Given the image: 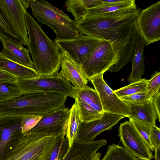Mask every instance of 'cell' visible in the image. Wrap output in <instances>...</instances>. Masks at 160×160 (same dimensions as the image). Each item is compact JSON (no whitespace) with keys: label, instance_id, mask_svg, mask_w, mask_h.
<instances>
[{"label":"cell","instance_id":"obj_1","mask_svg":"<svg viewBox=\"0 0 160 160\" xmlns=\"http://www.w3.org/2000/svg\"><path fill=\"white\" fill-rule=\"evenodd\" d=\"M136 5L108 13L86 17L75 21L79 32L109 41L112 45L133 29L140 11Z\"/></svg>","mask_w":160,"mask_h":160},{"label":"cell","instance_id":"obj_2","mask_svg":"<svg viewBox=\"0 0 160 160\" xmlns=\"http://www.w3.org/2000/svg\"><path fill=\"white\" fill-rule=\"evenodd\" d=\"M25 16L28 35L27 46L33 68L40 76L58 75L61 66V53L56 43L47 36L27 10Z\"/></svg>","mask_w":160,"mask_h":160},{"label":"cell","instance_id":"obj_3","mask_svg":"<svg viewBox=\"0 0 160 160\" xmlns=\"http://www.w3.org/2000/svg\"><path fill=\"white\" fill-rule=\"evenodd\" d=\"M59 137L22 133L3 160H48Z\"/></svg>","mask_w":160,"mask_h":160},{"label":"cell","instance_id":"obj_4","mask_svg":"<svg viewBox=\"0 0 160 160\" xmlns=\"http://www.w3.org/2000/svg\"><path fill=\"white\" fill-rule=\"evenodd\" d=\"M32 14L38 22L51 28L56 35L55 39H71L79 33L75 21L62 10L43 0H31L30 4Z\"/></svg>","mask_w":160,"mask_h":160},{"label":"cell","instance_id":"obj_5","mask_svg":"<svg viewBox=\"0 0 160 160\" xmlns=\"http://www.w3.org/2000/svg\"><path fill=\"white\" fill-rule=\"evenodd\" d=\"M15 83L23 94L55 93L75 98L76 88L64 78L58 75L40 76L28 79L18 78Z\"/></svg>","mask_w":160,"mask_h":160},{"label":"cell","instance_id":"obj_6","mask_svg":"<svg viewBox=\"0 0 160 160\" xmlns=\"http://www.w3.org/2000/svg\"><path fill=\"white\" fill-rule=\"evenodd\" d=\"M103 40L79 33L69 39H55L61 52L68 56L81 68Z\"/></svg>","mask_w":160,"mask_h":160},{"label":"cell","instance_id":"obj_7","mask_svg":"<svg viewBox=\"0 0 160 160\" xmlns=\"http://www.w3.org/2000/svg\"><path fill=\"white\" fill-rule=\"evenodd\" d=\"M117 61L110 42L103 40L99 44L89 58L82 65L81 69L86 79L104 74Z\"/></svg>","mask_w":160,"mask_h":160},{"label":"cell","instance_id":"obj_8","mask_svg":"<svg viewBox=\"0 0 160 160\" xmlns=\"http://www.w3.org/2000/svg\"><path fill=\"white\" fill-rule=\"evenodd\" d=\"M20 0H0V12L23 45H28L25 12Z\"/></svg>","mask_w":160,"mask_h":160},{"label":"cell","instance_id":"obj_9","mask_svg":"<svg viewBox=\"0 0 160 160\" xmlns=\"http://www.w3.org/2000/svg\"><path fill=\"white\" fill-rule=\"evenodd\" d=\"M139 34L145 45L160 40V1L140 10L136 19Z\"/></svg>","mask_w":160,"mask_h":160},{"label":"cell","instance_id":"obj_10","mask_svg":"<svg viewBox=\"0 0 160 160\" xmlns=\"http://www.w3.org/2000/svg\"><path fill=\"white\" fill-rule=\"evenodd\" d=\"M70 109L64 106L42 116L36 125L28 132L59 137L66 135Z\"/></svg>","mask_w":160,"mask_h":160},{"label":"cell","instance_id":"obj_11","mask_svg":"<svg viewBox=\"0 0 160 160\" xmlns=\"http://www.w3.org/2000/svg\"><path fill=\"white\" fill-rule=\"evenodd\" d=\"M103 74L92 78L90 80L98 93L104 112L129 118V106L115 93L106 82Z\"/></svg>","mask_w":160,"mask_h":160},{"label":"cell","instance_id":"obj_12","mask_svg":"<svg viewBox=\"0 0 160 160\" xmlns=\"http://www.w3.org/2000/svg\"><path fill=\"white\" fill-rule=\"evenodd\" d=\"M118 136L124 148L139 160H151L154 158L151 150L130 119L121 123Z\"/></svg>","mask_w":160,"mask_h":160},{"label":"cell","instance_id":"obj_13","mask_svg":"<svg viewBox=\"0 0 160 160\" xmlns=\"http://www.w3.org/2000/svg\"><path fill=\"white\" fill-rule=\"evenodd\" d=\"M125 116L104 112L100 119L88 122H81L75 141L83 142L94 141L102 132L111 129Z\"/></svg>","mask_w":160,"mask_h":160},{"label":"cell","instance_id":"obj_14","mask_svg":"<svg viewBox=\"0 0 160 160\" xmlns=\"http://www.w3.org/2000/svg\"><path fill=\"white\" fill-rule=\"evenodd\" d=\"M0 41L3 45L0 53L12 61L30 68H34L29 55L28 48H24L18 40L10 38L0 32Z\"/></svg>","mask_w":160,"mask_h":160},{"label":"cell","instance_id":"obj_15","mask_svg":"<svg viewBox=\"0 0 160 160\" xmlns=\"http://www.w3.org/2000/svg\"><path fill=\"white\" fill-rule=\"evenodd\" d=\"M107 144L104 139L86 142L75 141L61 160H92L99 149Z\"/></svg>","mask_w":160,"mask_h":160},{"label":"cell","instance_id":"obj_16","mask_svg":"<svg viewBox=\"0 0 160 160\" xmlns=\"http://www.w3.org/2000/svg\"><path fill=\"white\" fill-rule=\"evenodd\" d=\"M61 53V70L58 76L71 82L77 89L88 88V80L81 68L66 55Z\"/></svg>","mask_w":160,"mask_h":160},{"label":"cell","instance_id":"obj_17","mask_svg":"<svg viewBox=\"0 0 160 160\" xmlns=\"http://www.w3.org/2000/svg\"><path fill=\"white\" fill-rule=\"evenodd\" d=\"M22 115L0 116V156L15 135L22 134L21 122Z\"/></svg>","mask_w":160,"mask_h":160},{"label":"cell","instance_id":"obj_18","mask_svg":"<svg viewBox=\"0 0 160 160\" xmlns=\"http://www.w3.org/2000/svg\"><path fill=\"white\" fill-rule=\"evenodd\" d=\"M129 106V118L138 120L151 126H156V119L160 122V114L155 107L152 97L141 104Z\"/></svg>","mask_w":160,"mask_h":160},{"label":"cell","instance_id":"obj_19","mask_svg":"<svg viewBox=\"0 0 160 160\" xmlns=\"http://www.w3.org/2000/svg\"><path fill=\"white\" fill-rule=\"evenodd\" d=\"M145 46V41L139 33L131 61L132 65L131 72L128 79L130 83L140 80L144 73V50Z\"/></svg>","mask_w":160,"mask_h":160},{"label":"cell","instance_id":"obj_20","mask_svg":"<svg viewBox=\"0 0 160 160\" xmlns=\"http://www.w3.org/2000/svg\"><path fill=\"white\" fill-rule=\"evenodd\" d=\"M0 68L18 78L28 79L40 76L34 68L26 67L8 59L0 53Z\"/></svg>","mask_w":160,"mask_h":160},{"label":"cell","instance_id":"obj_21","mask_svg":"<svg viewBox=\"0 0 160 160\" xmlns=\"http://www.w3.org/2000/svg\"><path fill=\"white\" fill-rule=\"evenodd\" d=\"M65 3L67 10L77 21L83 18L88 9L100 5L102 2L101 0H68Z\"/></svg>","mask_w":160,"mask_h":160},{"label":"cell","instance_id":"obj_22","mask_svg":"<svg viewBox=\"0 0 160 160\" xmlns=\"http://www.w3.org/2000/svg\"><path fill=\"white\" fill-rule=\"evenodd\" d=\"M75 99L89 105L100 113L104 112L98 93L95 89L91 87L83 89L76 88Z\"/></svg>","mask_w":160,"mask_h":160},{"label":"cell","instance_id":"obj_23","mask_svg":"<svg viewBox=\"0 0 160 160\" xmlns=\"http://www.w3.org/2000/svg\"><path fill=\"white\" fill-rule=\"evenodd\" d=\"M136 5L134 0H126L124 2L116 3H102L98 6L88 9L85 17L108 13Z\"/></svg>","mask_w":160,"mask_h":160},{"label":"cell","instance_id":"obj_24","mask_svg":"<svg viewBox=\"0 0 160 160\" xmlns=\"http://www.w3.org/2000/svg\"><path fill=\"white\" fill-rule=\"evenodd\" d=\"M81 122L79 110L76 104L74 103L70 109L66 136L68 140L69 147L72 146L75 141Z\"/></svg>","mask_w":160,"mask_h":160},{"label":"cell","instance_id":"obj_25","mask_svg":"<svg viewBox=\"0 0 160 160\" xmlns=\"http://www.w3.org/2000/svg\"><path fill=\"white\" fill-rule=\"evenodd\" d=\"M101 160H139L125 148L113 143L108 146Z\"/></svg>","mask_w":160,"mask_h":160},{"label":"cell","instance_id":"obj_26","mask_svg":"<svg viewBox=\"0 0 160 160\" xmlns=\"http://www.w3.org/2000/svg\"><path fill=\"white\" fill-rule=\"evenodd\" d=\"M22 95L14 82H0V103L13 99Z\"/></svg>","mask_w":160,"mask_h":160},{"label":"cell","instance_id":"obj_27","mask_svg":"<svg viewBox=\"0 0 160 160\" xmlns=\"http://www.w3.org/2000/svg\"><path fill=\"white\" fill-rule=\"evenodd\" d=\"M75 103L79 110L81 122H88L100 118L103 113H100L89 105L75 99Z\"/></svg>","mask_w":160,"mask_h":160},{"label":"cell","instance_id":"obj_28","mask_svg":"<svg viewBox=\"0 0 160 160\" xmlns=\"http://www.w3.org/2000/svg\"><path fill=\"white\" fill-rule=\"evenodd\" d=\"M148 80L141 79L136 82L130 83L128 85L113 91L119 97L127 96L138 92H146Z\"/></svg>","mask_w":160,"mask_h":160},{"label":"cell","instance_id":"obj_29","mask_svg":"<svg viewBox=\"0 0 160 160\" xmlns=\"http://www.w3.org/2000/svg\"><path fill=\"white\" fill-rule=\"evenodd\" d=\"M129 118L144 140L149 149L151 150L154 151L153 146L150 138V130L152 126L134 119Z\"/></svg>","mask_w":160,"mask_h":160},{"label":"cell","instance_id":"obj_30","mask_svg":"<svg viewBox=\"0 0 160 160\" xmlns=\"http://www.w3.org/2000/svg\"><path fill=\"white\" fill-rule=\"evenodd\" d=\"M160 72L156 71L148 80L146 90V97L148 100L160 92Z\"/></svg>","mask_w":160,"mask_h":160},{"label":"cell","instance_id":"obj_31","mask_svg":"<svg viewBox=\"0 0 160 160\" xmlns=\"http://www.w3.org/2000/svg\"><path fill=\"white\" fill-rule=\"evenodd\" d=\"M42 117V116L36 114L24 115L21 122L22 133H25L32 129L38 123Z\"/></svg>","mask_w":160,"mask_h":160},{"label":"cell","instance_id":"obj_32","mask_svg":"<svg viewBox=\"0 0 160 160\" xmlns=\"http://www.w3.org/2000/svg\"><path fill=\"white\" fill-rule=\"evenodd\" d=\"M129 106L140 105L148 100L146 97V92H141L120 98Z\"/></svg>","mask_w":160,"mask_h":160},{"label":"cell","instance_id":"obj_33","mask_svg":"<svg viewBox=\"0 0 160 160\" xmlns=\"http://www.w3.org/2000/svg\"><path fill=\"white\" fill-rule=\"evenodd\" d=\"M0 32L10 38L18 40L17 37L12 31L0 12Z\"/></svg>","mask_w":160,"mask_h":160},{"label":"cell","instance_id":"obj_34","mask_svg":"<svg viewBox=\"0 0 160 160\" xmlns=\"http://www.w3.org/2000/svg\"><path fill=\"white\" fill-rule=\"evenodd\" d=\"M150 138L154 149L160 148V129L156 125L151 127Z\"/></svg>","mask_w":160,"mask_h":160},{"label":"cell","instance_id":"obj_35","mask_svg":"<svg viewBox=\"0 0 160 160\" xmlns=\"http://www.w3.org/2000/svg\"><path fill=\"white\" fill-rule=\"evenodd\" d=\"M18 78L0 68V82H14Z\"/></svg>","mask_w":160,"mask_h":160},{"label":"cell","instance_id":"obj_36","mask_svg":"<svg viewBox=\"0 0 160 160\" xmlns=\"http://www.w3.org/2000/svg\"><path fill=\"white\" fill-rule=\"evenodd\" d=\"M126 0H101L103 3H116L124 2Z\"/></svg>","mask_w":160,"mask_h":160},{"label":"cell","instance_id":"obj_37","mask_svg":"<svg viewBox=\"0 0 160 160\" xmlns=\"http://www.w3.org/2000/svg\"><path fill=\"white\" fill-rule=\"evenodd\" d=\"M20 0L23 6L26 9L28 8L29 5L30 4L31 1V0Z\"/></svg>","mask_w":160,"mask_h":160},{"label":"cell","instance_id":"obj_38","mask_svg":"<svg viewBox=\"0 0 160 160\" xmlns=\"http://www.w3.org/2000/svg\"><path fill=\"white\" fill-rule=\"evenodd\" d=\"M155 150L154 157L155 160H160V148L154 149Z\"/></svg>","mask_w":160,"mask_h":160},{"label":"cell","instance_id":"obj_39","mask_svg":"<svg viewBox=\"0 0 160 160\" xmlns=\"http://www.w3.org/2000/svg\"><path fill=\"white\" fill-rule=\"evenodd\" d=\"M101 154L99 152H97L94 157V160H100Z\"/></svg>","mask_w":160,"mask_h":160},{"label":"cell","instance_id":"obj_40","mask_svg":"<svg viewBox=\"0 0 160 160\" xmlns=\"http://www.w3.org/2000/svg\"><path fill=\"white\" fill-rule=\"evenodd\" d=\"M92 160H94V158L93 157Z\"/></svg>","mask_w":160,"mask_h":160}]
</instances>
